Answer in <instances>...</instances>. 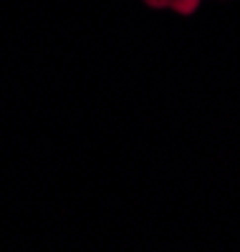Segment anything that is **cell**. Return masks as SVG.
<instances>
[{
  "instance_id": "6da1fadb",
  "label": "cell",
  "mask_w": 240,
  "mask_h": 252,
  "mask_svg": "<svg viewBox=\"0 0 240 252\" xmlns=\"http://www.w3.org/2000/svg\"><path fill=\"white\" fill-rule=\"evenodd\" d=\"M144 3L155 5V8H167V10H174V13H182V15H190L198 10V5L202 0H144Z\"/></svg>"
}]
</instances>
